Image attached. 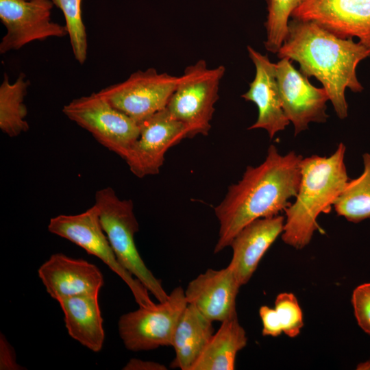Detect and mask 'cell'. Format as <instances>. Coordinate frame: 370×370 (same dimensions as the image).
I'll list each match as a JSON object with an SVG mask.
<instances>
[{
  "label": "cell",
  "mask_w": 370,
  "mask_h": 370,
  "mask_svg": "<svg viewBox=\"0 0 370 370\" xmlns=\"http://www.w3.org/2000/svg\"><path fill=\"white\" fill-rule=\"evenodd\" d=\"M82 0H51L62 12L75 59L83 64L87 58V34L82 15Z\"/></svg>",
  "instance_id": "cb8c5ba5"
},
{
  "label": "cell",
  "mask_w": 370,
  "mask_h": 370,
  "mask_svg": "<svg viewBox=\"0 0 370 370\" xmlns=\"http://www.w3.org/2000/svg\"><path fill=\"white\" fill-rule=\"evenodd\" d=\"M47 292L57 301L75 295L98 293L104 284L99 268L83 259L58 253L38 269Z\"/></svg>",
  "instance_id": "2e32d148"
},
{
  "label": "cell",
  "mask_w": 370,
  "mask_h": 370,
  "mask_svg": "<svg viewBox=\"0 0 370 370\" xmlns=\"http://www.w3.org/2000/svg\"><path fill=\"white\" fill-rule=\"evenodd\" d=\"M177 81V76L149 68L138 70L123 82L98 92L113 107L139 124L166 107Z\"/></svg>",
  "instance_id": "9c48e42d"
},
{
  "label": "cell",
  "mask_w": 370,
  "mask_h": 370,
  "mask_svg": "<svg viewBox=\"0 0 370 370\" xmlns=\"http://www.w3.org/2000/svg\"><path fill=\"white\" fill-rule=\"evenodd\" d=\"M291 16L314 21L341 38L356 37L370 49V0H301Z\"/></svg>",
  "instance_id": "4fadbf2b"
},
{
  "label": "cell",
  "mask_w": 370,
  "mask_h": 370,
  "mask_svg": "<svg viewBox=\"0 0 370 370\" xmlns=\"http://www.w3.org/2000/svg\"><path fill=\"white\" fill-rule=\"evenodd\" d=\"M259 314L262 323V335L278 336L283 332L282 326L275 308L262 306Z\"/></svg>",
  "instance_id": "4316f807"
},
{
  "label": "cell",
  "mask_w": 370,
  "mask_h": 370,
  "mask_svg": "<svg viewBox=\"0 0 370 370\" xmlns=\"http://www.w3.org/2000/svg\"><path fill=\"white\" fill-rule=\"evenodd\" d=\"M357 369L359 370H370V360L366 362L360 363L357 366Z\"/></svg>",
  "instance_id": "f546056e"
},
{
  "label": "cell",
  "mask_w": 370,
  "mask_h": 370,
  "mask_svg": "<svg viewBox=\"0 0 370 370\" xmlns=\"http://www.w3.org/2000/svg\"><path fill=\"white\" fill-rule=\"evenodd\" d=\"M48 230L102 260L127 285L139 307L150 308L156 305L147 289L118 262L101 227L99 210L95 204L80 214H60L51 218Z\"/></svg>",
  "instance_id": "52a82bcc"
},
{
  "label": "cell",
  "mask_w": 370,
  "mask_h": 370,
  "mask_svg": "<svg viewBox=\"0 0 370 370\" xmlns=\"http://www.w3.org/2000/svg\"><path fill=\"white\" fill-rule=\"evenodd\" d=\"M288 58L275 64V76L285 115L294 126L297 136L308 128L310 123H325L326 103L330 101L323 88L311 84L308 77L297 70Z\"/></svg>",
  "instance_id": "7c38bea8"
},
{
  "label": "cell",
  "mask_w": 370,
  "mask_h": 370,
  "mask_svg": "<svg viewBox=\"0 0 370 370\" xmlns=\"http://www.w3.org/2000/svg\"><path fill=\"white\" fill-rule=\"evenodd\" d=\"M249 56L255 66L256 73L248 90L241 95L246 101L254 103L258 111L256 122L248 130L263 129L270 138L285 130L290 121L282 108L275 76V64L251 46Z\"/></svg>",
  "instance_id": "5bb4252c"
},
{
  "label": "cell",
  "mask_w": 370,
  "mask_h": 370,
  "mask_svg": "<svg viewBox=\"0 0 370 370\" xmlns=\"http://www.w3.org/2000/svg\"><path fill=\"white\" fill-rule=\"evenodd\" d=\"M283 332L289 337L297 336L304 325L301 309L297 297L291 293H280L275 301Z\"/></svg>",
  "instance_id": "d4e9b609"
},
{
  "label": "cell",
  "mask_w": 370,
  "mask_h": 370,
  "mask_svg": "<svg viewBox=\"0 0 370 370\" xmlns=\"http://www.w3.org/2000/svg\"><path fill=\"white\" fill-rule=\"evenodd\" d=\"M302 159L293 151L282 155L270 145L264 160L256 166H248L242 178L228 187L214 208L220 225L215 254L230 246L251 222L278 215L290 206L299 190Z\"/></svg>",
  "instance_id": "6da1fadb"
},
{
  "label": "cell",
  "mask_w": 370,
  "mask_h": 370,
  "mask_svg": "<svg viewBox=\"0 0 370 370\" xmlns=\"http://www.w3.org/2000/svg\"><path fill=\"white\" fill-rule=\"evenodd\" d=\"M95 205L99 210L101 227L120 264L134 276L159 302L169 295L147 267L136 248L134 236L139 230L130 199H121L110 187L97 190Z\"/></svg>",
  "instance_id": "277c9868"
},
{
  "label": "cell",
  "mask_w": 370,
  "mask_h": 370,
  "mask_svg": "<svg viewBox=\"0 0 370 370\" xmlns=\"http://www.w3.org/2000/svg\"><path fill=\"white\" fill-rule=\"evenodd\" d=\"M284 221L282 215L258 219L233 238L230 245L232 257L228 266L241 286L249 282L264 254L282 234Z\"/></svg>",
  "instance_id": "e0dca14e"
},
{
  "label": "cell",
  "mask_w": 370,
  "mask_h": 370,
  "mask_svg": "<svg viewBox=\"0 0 370 370\" xmlns=\"http://www.w3.org/2000/svg\"><path fill=\"white\" fill-rule=\"evenodd\" d=\"M140 132L125 161L138 177L160 172L166 152L188 138L186 126L165 108L139 123Z\"/></svg>",
  "instance_id": "8fae6325"
},
{
  "label": "cell",
  "mask_w": 370,
  "mask_h": 370,
  "mask_svg": "<svg viewBox=\"0 0 370 370\" xmlns=\"http://www.w3.org/2000/svg\"><path fill=\"white\" fill-rule=\"evenodd\" d=\"M29 81L21 73L14 83L5 73L0 85V129L10 137H15L29 130L26 121L27 110L24 103Z\"/></svg>",
  "instance_id": "44dd1931"
},
{
  "label": "cell",
  "mask_w": 370,
  "mask_h": 370,
  "mask_svg": "<svg viewBox=\"0 0 370 370\" xmlns=\"http://www.w3.org/2000/svg\"><path fill=\"white\" fill-rule=\"evenodd\" d=\"M301 0H267L266 49L277 53L288 33L289 18Z\"/></svg>",
  "instance_id": "603a6c76"
},
{
  "label": "cell",
  "mask_w": 370,
  "mask_h": 370,
  "mask_svg": "<svg viewBox=\"0 0 370 370\" xmlns=\"http://www.w3.org/2000/svg\"><path fill=\"white\" fill-rule=\"evenodd\" d=\"M241 286L227 266L208 269L190 281L184 291L188 304L212 321H223L236 315V299Z\"/></svg>",
  "instance_id": "9a60e30c"
},
{
  "label": "cell",
  "mask_w": 370,
  "mask_h": 370,
  "mask_svg": "<svg viewBox=\"0 0 370 370\" xmlns=\"http://www.w3.org/2000/svg\"><path fill=\"white\" fill-rule=\"evenodd\" d=\"M346 147L340 143L330 156L313 155L301 162V180L295 201L286 208L282 239L301 249L319 230L317 218L330 213L349 180L345 163Z\"/></svg>",
  "instance_id": "3957f363"
},
{
  "label": "cell",
  "mask_w": 370,
  "mask_h": 370,
  "mask_svg": "<svg viewBox=\"0 0 370 370\" xmlns=\"http://www.w3.org/2000/svg\"><path fill=\"white\" fill-rule=\"evenodd\" d=\"M352 304L358 325L370 334V282L360 284L354 289Z\"/></svg>",
  "instance_id": "484cf974"
},
{
  "label": "cell",
  "mask_w": 370,
  "mask_h": 370,
  "mask_svg": "<svg viewBox=\"0 0 370 370\" xmlns=\"http://www.w3.org/2000/svg\"><path fill=\"white\" fill-rule=\"evenodd\" d=\"M225 71L223 65L210 68L204 60H199L178 77L166 108L186 126L188 138L208 134Z\"/></svg>",
  "instance_id": "5b68a950"
},
{
  "label": "cell",
  "mask_w": 370,
  "mask_h": 370,
  "mask_svg": "<svg viewBox=\"0 0 370 370\" xmlns=\"http://www.w3.org/2000/svg\"><path fill=\"white\" fill-rule=\"evenodd\" d=\"M362 160V173L347 182L334 204L338 216L356 223L370 218V153H364Z\"/></svg>",
  "instance_id": "7402d4cb"
},
{
  "label": "cell",
  "mask_w": 370,
  "mask_h": 370,
  "mask_svg": "<svg viewBox=\"0 0 370 370\" xmlns=\"http://www.w3.org/2000/svg\"><path fill=\"white\" fill-rule=\"evenodd\" d=\"M278 58L297 62L299 71L314 77L327 92L337 116H347V88L362 91L356 69L370 56V49L353 38H341L314 21L293 18L277 53Z\"/></svg>",
  "instance_id": "7a4b0ae2"
},
{
  "label": "cell",
  "mask_w": 370,
  "mask_h": 370,
  "mask_svg": "<svg viewBox=\"0 0 370 370\" xmlns=\"http://www.w3.org/2000/svg\"><path fill=\"white\" fill-rule=\"evenodd\" d=\"M247 342L237 315L221 322L190 370H233L237 353Z\"/></svg>",
  "instance_id": "ffe728a7"
},
{
  "label": "cell",
  "mask_w": 370,
  "mask_h": 370,
  "mask_svg": "<svg viewBox=\"0 0 370 370\" xmlns=\"http://www.w3.org/2000/svg\"><path fill=\"white\" fill-rule=\"evenodd\" d=\"M212 322L188 304L173 334L171 346L175 357L171 367L190 369L214 334Z\"/></svg>",
  "instance_id": "d6986e66"
},
{
  "label": "cell",
  "mask_w": 370,
  "mask_h": 370,
  "mask_svg": "<svg viewBox=\"0 0 370 370\" xmlns=\"http://www.w3.org/2000/svg\"><path fill=\"white\" fill-rule=\"evenodd\" d=\"M51 0H0V19L6 34L0 42V53L18 50L35 40L68 35L66 25L53 22Z\"/></svg>",
  "instance_id": "30bf717a"
},
{
  "label": "cell",
  "mask_w": 370,
  "mask_h": 370,
  "mask_svg": "<svg viewBox=\"0 0 370 370\" xmlns=\"http://www.w3.org/2000/svg\"><path fill=\"white\" fill-rule=\"evenodd\" d=\"M62 112L124 160L139 136V124L98 92L73 99L64 106Z\"/></svg>",
  "instance_id": "8992f818"
},
{
  "label": "cell",
  "mask_w": 370,
  "mask_h": 370,
  "mask_svg": "<svg viewBox=\"0 0 370 370\" xmlns=\"http://www.w3.org/2000/svg\"><path fill=\"white\" fill-rule=\"evenodd\" d=\"M0 369H24V367L17 363L13 347L2 334L0 335Z\"/></svg>",
  "instance_id": "83f0119b"
},
{
  "label": "cell",
  "mask_w": 370,
  "mask_h": 370,
  "mask_svg": "<svg viewBox=\"0 0 370 370\" xmlns=\"http://www.w3.org/2000/svg\"><path fill=\"white\" fill-rule=\"evenodd\" d=\"M187 305L184 291L177 286L165 301L153 307H139L123 314L118 329L125 347L140 352L171 346L175 328Z\"/></svg>",
  "instance_id": "ba28073f"
},
{
  "label": "cell",
  "mask_w": 370,
  "mask_h": 370,
  "mask_svg": "<svg viewBox=\"0 0 370 370\" xmlns=\"http://www.w3.org/2000/svg\"><path fill=\"white\" fill-rule=\"evenodd\" d=\"M124 370H166L167 368L158 362L153 361H145L136 358L130 359L125 366Z\"/></svg>",
  "instance_id": "f1b7e54d"
},
{
  "label": "cell",
  "mask_w": 370,
  "mask_h": 370,
  "mask_svg": "<svg viewBox=\"0 0 370 370\" xmlns=\"http://www.w3.org/2000/svg\"><path fill=\"white\" fill-rule=\"evenodd\" d=\"M69 334L94 352L102 349L105 339L98 293H85L58 301Z\"/></svg>",
  "instance_id": "ac0fdd59"
}]
</instances>
